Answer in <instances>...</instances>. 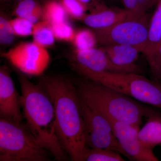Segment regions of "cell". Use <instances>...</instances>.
I'll list each match as a JSON object with an SVG mask.
<instances>
[{
	"mask_svg": "<svg viewBox=\"0 0 161 161\" xmlns=\"http://www.w3.org/2000/svg\"><path fill=\"white\" fill-rule=\"evenodd\" d=\"M42 1H43V2H46V1H48V0H42Z\"/></svg>",
	"mask_w": 161,
	"mask_h": 161,
	"instance_id": "obj_30",
	"label": "cell"
},
{
	"mask_svg": "<svg viewBox=\"0 0 161 161\" xmlns=\"http://www.w3.org/2000/svg\"><path fill=\"white\" fill-rule=\"evenodd\" d=\"M147 118L146 123L139 130L138 138L145 146L153 149L161 145V116L153 112Z\"/></svg>",
	"mask_w": 161,
	"mask_h": 161,
	"instance_id": "obj_14",
	"label": "cell"
},
{
	"mask_svg": "<svg viewBox=\"0 0 161 161\" xmlns=\"http://www.w3.org/2000/svg\"><path fill=\"white\" fill-rule=\"evenodd\" d=\"M51 25L56 40L71 43L76 31L68 21Z\"/></svg>",
	"mask_w": 161,
	"mask_h": 161,
	"instance_id": "obj_22",
	"label": "cell"
},
{
	"mask_svg": "<svg viewBox=\"0 0 161 161\" xmlns=\"http://www.w3.org/2000/svg\"><path fill=\"white\" fill-rule=\"evenodd\" d=\"M49 153L26 124L0 119V161H49Z\"/></svg>",
	"mask_w": 161,
	"mask_h": 161,
	"instance_id": "obj_5",
	"label": "cell"
},
{
	"mask_svg": "<svg viewBox=\"0 0 161 161\" xmlns=\"http://www.w3.org/2000/svg\"><path fill=\"white\" fill-rule=\"evenodd\" d=\"M80 99L86 132V147L92 149L112 150L127 157L108 119L98 110L90 106L80 98Z\"/></svg>",
	"mask_w": 161,
	"mask_h": 161,
	"instance_id": "obj_7",
	"label": "cell"
},
{
	"mask_svg": "<svg viewBox=\"0 0 161 161\" xmlns=\"http://www.w3.org/2000/svg\"><path fill=\"white\" fill-rule=\"evenodd\" d=\"M31 36L34 42L45 48L54 45L56 39L51 24L46 21L41 20L34 24Z\"/></svg>",
	"mask_w": 161,
	"mask_h": 161,
	"instance_id": "obj_17",
	"label": "cell"
},
{
	"mask_svg": "<svg viewBox=\"0 0 161 161\" xmlns=\"http://www.w3.org/2000/svg\"><path fill=\"white\" fill-rule=\"evenodd\" d=\"M155 0H136V12L137 13H146L153 4Z\"/></svg>",
	"mask_w": 161,
	"mask_h": 161,
	"instance_id": "obj_26",
	"label": "cell"
},
{
	"mask_svg": "<svg viewBox=\"0 0 161 161\" xmlns=\"http://www.w3.org/2000/svg\"><path fill=\"white\" fill-rule=\"evenodd\" d=\"M71 43L75 49L82 50L95 47L98 42L93 30L81 29L75 32Z\"/></svg>",
	"mask_w": 161,
	"mask_h": 161,
	"instance_id": "obj_19",
	"label": "cell"
},
{
	"mask_svg": "<svg viewBox=\"0 0 161 161\" xmlns=\"http://www.w3.org/2000/svg\"><path fill=\"white\" fill-rule=\"evenodd\" d=\"M134 13L125 8H109L104 5L86 15L81 21L92 30L104 29L125 19Z\"/></svg>",
	"mask_w": 161,
	"mask_h": 161,
	"instance_id": "obj_13",
	"label": "cell"
},
{
	"mask_svg": "<svg viewBox=\"0 0 161 161\" xmlns=\"http://www.w3.org/2000/svg\"><path fill=\"white\" fill-rule=\"evenodd\" d=\"M87 6L91 11L105 5L101 0H79Z\"/></svg>",
	"mask_w": 161,
	"mask_h": 161,
	"instance_id": "obj_27",
	"label": "cell"
},
{
	"mask_svg": "<svg viewBox=\"0 0 161 161\" xmlns=\"http://www.w3.org/2000/svg\"><path fill=\"white\" fill-rule=\"evenodd\" d=\"M161 43V3L157 7L150 19L148 28V37L143 53L148 57L154 51Z\"/></svg>",
	"mask_w": 161,
	"mask_h": 161,
	"instance_id": "obj_15",
	"label": "cell"
},
{
	"mask_svg": "<svg viewBox=\"0 0 161 161\" xmlns=\"http://www.w3.org/2000/svg\"><path fill=\"white\" fill-rule=\"evenodd\" d=\"M77 88L83 101L114 120L140 128L143 118L154 112L130 96L97 81L86 78Z\"/></svg>",
	"mask_w": 161,
	"mask_h": 161,
	"instance_id": "obj_3",
	"label": "cell"
},
{
	"mask_svg": "<svg viewBox=\"0 0 161 161\" xmlns=\"http://www.w3.org/2000/svg\"><path fill=\"white\" fill-rule=\"evenodd\" d=\"M121 1L125 9L129 11L136 12V0H121Z\"/></svg>",
	"mask_w": 161,
	"mask_h": 161,
	"instance_id": "obj_28",
	"label": "cell"
},
{
	"mask_svg": "<svg viewBox=\"0 0 161 161\" xmlns=\"http://www.w3.org/2000/svg\"><path fill=\"white\" fill-rule=\"evenodd\" d=\"M7 65L0 67V117L23 122L21 95H19Z\"/></svg>",
	"mask_w": 161,
	"mask_h": 161,
	"instance_id": "obj_10",
	"label": "cell"
},
{
	"mask_svg": "<svg viewBox=\"0 0 161 161\" xmlns=\"http://www.w3.org/2000/svg\"><path fill=\"white\" fill-rule=\"evenodd\" d=\"M71 66L86 79L97 81L130 96L141 103L161 109V83L137 73L95 72L75 63Z\"/></svg>",
	"mask_w": 161,
	"mask_h": 161,
	"instance_id": "obj_4",
	"label": "cell"
},
{
	"mask_svg": "<svg viewBox=\"0 0 161 161\" xmlns=\"http://www.w3.org/2000/svg\"><path fill=\"white\" fill-rule=\"evenodd\" d=\"M147 58L153 73L158 78H161V43Z\"/></svg>",
	"mask_w": 161,
	"mask_h": 161,
	"instance_id": "obj_25",
	"label": "cell"
},
{
	"mask_svg": "<svg viewBox=\"0 0 161 161\" xmlns=\"http://www.w3.org/2000/svg\"><path fill=\"white\" fill-rule=\"evenodd\" d=\"M120 153L103 149H92L87 147L83 161H124Z\"/></svg>",
	"mask_w": 161,
	"mask_h": 161,
	"instance_id": "obj_20",
	"label": "cell"
},
{
	"mask_svg": "<svg viewBox=\"0 0 161 161\" xmlns=\"http://www.w3.org/2000/svg\"><path fill=\"white\" fill-rule=\"evenodd\" d=\"M16 36L26 37L32 36L34 24L25 18L16 17L9 20Z\"/></svg>",
	"mask_w": 161,
	"mask_h": 161,
	"instance_id": "obj_23",
	"label": "cell"
},
{
	"mask_svg": "<svg viewBox=\"0 0 161 161\" xmlns=\"http://www.w3.org/2000/svg\"><path fill=\"white\" fill-rule=\"evenodd\" d=\"M150 21L146 13L135 12L110 27L93 30L98 43L103 46L126 44L138 47L143 53L147 43Z\"/></svg>",
	"mask_w": 161,
	"mask_h": 161,
	"instance_id": "obj_6",
	"label": "cell"
},
{
	"mask_svg": "<svg viewBox=\"0 0 161 161\" xmlns=\"http://www.w3.org/2000/svg\"><path fill=\"white\" fill-rule=\"evenodd\" d=\"M21 108L26 125L36 138L57 161L69 156L61 146L57 133L54 106L50 96L40 82L35 84L19 71Z\"/></svg>",
	"mask_w": 161,
	"mask_h": 161,
	"instance_id": "obj_2",
	"label": "cell"
},
{
	"mask_svg": "<svg viewBox=\"0 0 161 161\" xmlns=\"http://www.w3.org/2000/svg\"><path fill=\"white\" fill-rule=\"evenodd\" d=\"M158 3H161V0H159L158 1Z\"/></svg>",
	"mask_w": 161,
	"mask_h": 161,
	"instance_id": "obj_31",
	"label": "cell"
},
{
	"mask_svg": "<svg viewBox=\"0 0 161 161\" xmlns=\"http://www.w3.org/2000/svg\"><path fill=\"white\" fill-rule=\"evenodd\" d=\"M4 1H13V2H17V3H19V2H20V1H22V0H4Z\"/></svg>",
	"mask_w": 161,
	"mask_h": 161,
	"instance_id": "obj_29",
	"label": "cell"
},
{
	"mask_svg": "<svg viewBox=\"0 0 161 161\" xmlns=\"http://www.w3.org/2000/svg\"><path fill=\"white\" fill-rule=\"evenodd\" d=\"M70 62L92 71L117 73L102 47L82 50L75 49Z\"/></svg>",
	"mask_w": 161,
	"mask_h": 161,
	"instance_id": "obj_12",
	"label": "cell"
},
{
	"mask_svg": "<svg viewBox=\"0 0 161 161\" xmlns=\"http://www.w3.org/2000/svg\"><path fill=\"white\" fill-rule=\"evenodd\" d=\"M69 16L74 19L82 20L88 9L87 6L79 0H59Z\"/></svg>",
	"mask_w": 161,
	"mask_h": 161,
	"instance_id": "obj_21",
	"label": "cell"
},
{
	"mask_svg": "<svg viewBox=\"0 0 161 161\" xmlns=\"http://www.w3.org/2000/svg\"><path fill=\"white\" fill-rule=\"evenodd\" d=\"M1 56L26 76H41L51 60L47 49L33 41L20 43L2 53Z\"/></svg>",
	"mask_w": 161,
	"mask_h": 161,
	"instance_id": "obj_8",
	"label": "cell"
},
{
	"mask_svg": "<svg viewBox=\"0 0 161 161\" xmlns=\"http://www.w3.org/2000/svg\"><path fill=\"white\" fill-rule=\"evenodd\" d=\"M102 48L117 73H140L141 69L136 64L140 53H142L138 47L126 44H113Z\"/></svg>",
	"mask_w": 161,
	"mask_h": 161,
	"instance_id": "obj_11",
	"label": "cell"
},
{
	"mask_svg": "<svg viewBox=\"0 0 161 161\" xmlns=\"http://www.w3.org/2000/svg\"><path fill=\"white\" fill-rule=\"evenodd\" d=\"M42 13L43 5L37 0H22L18 3L13 14L25 18L35 24L42 19Z\"/></svg>",
	"mask_w": 161,
	"mask_h": 161,
	"instance_id": "obj_16",
	"label": "cell"
},
{
	"mask_svg": "<svg viewBox=\"0 0 161 161\" xmlns=\"http://www.w3.org/2000/svg\"><path fill=\"white\" fill-rule=\"evenodd\" d=\"M39 82L53 103L57 135L61 146L71 160L83 161L86 132L77 88L60 76H43Z\"/></svg>",
	"mask_w": 161,
	"mask_h": 161,
	"instance_id": "obj_1",
	"label": "cell"
},
{
	"mask_svg": "<svg viewBox=\"0 0 161 161\" xmlns=\"http://www.w3.org/2000/svg\"><path fill=\"white\" fill-rule=\"evenodd\" d=\"M105 116L112 125L115 136L128 158L137 161L159 160L153 149L145 146L139 139V127Z\"/></svg>",
	"mask_w": 161,
	"mask_h": 161,
	"instance_id": "obj_9",
	"label": "cell"
},
{
	"mask_svg": "<svg viewBox=\"0 0 161 161\" xmlns=\"http://www.w3.org/2000/svg\"><path fill=\"white\" fill-rule=\"evenodd\" d=\"M68 16L59 0H48L44 2L41 20L53 24L68 21Z\"/></svg>",
	"mask_w": 161,
	"mask_h": 161,
	"instance_id": "obj_18",
	"label": "cell"
},
{
	"mask_svg": "<svg viewBox=\"0 0 161 161\" xmlns=\"http://www.w3.org/2000/svg\"><path fill=\"white\" fill-rule=\"evenodd\" d=\"M15 34L9 20L3 14L0 16V43L4 46H9L14 43Z\"/></svg>",
	"mask_w": 161,
	"mask_h": 161,
	"instance_id": "obj_24",
	"label": "cell"
}]
</instances>
